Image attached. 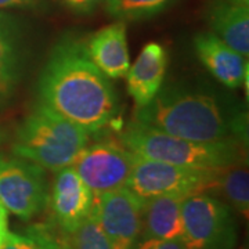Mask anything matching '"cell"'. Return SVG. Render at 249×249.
Returning <instances> with one entry per match:
<instances>
[{"mask_svg": "<svg viewBox=\"0 0 249 249\" xmlns=\"http://www.w3.org/2000/svg\"><path fill=\"white\" fill-rule=\"evenodd\" d=\"M39 103L93 134L118 114L109 78L91 61L86 43L65 37L54 46L37 83Z\"/></svg>", "mask_w": 249, "mask_h": 249, "instance_id": "1", "label": "cell"}, {"mask_svg": "<svg viewBox=\"0 0 249 249\" xmlns=\"http://www.w3.org/2000/svg\"><path fill=\"white\" fill-rule=\"evenodd\" d=\"M133 121L193 142H248V115L234 97L188 85L162 86Z\"/></svg>", "mask_w": 249, "mask_h": 249, "instance_id": "2", "label": "cell"}, {"mask_svg": "<svg viewBox=\"0 0 249 249\" xmlns=\"http://www.w3.org/2000/svg\"><path fill=\"white\" fill-rule=\"evenodd\" d=\"M119 142L140 158L187 168L223 169L247 162L244 142H193L162 133L136 121L124 127Z\"/></svg>", "mask_w": 249, "mask_h": 249, "instance_id": "3", "label": "cell"}, {"mask_svg": "<svg viewBox=\"0 0 249 249\" xmlns=\"http://www.w3.org/2000/svg\"><path fill=\"white\" fill-rule=\"evenodd\" d=\"M89 137L83 127L37 103L18 127L13 152L45 170L57 172L72 166Z\"/></svg>", "mask_w": 249, "mask_h": 249, "instance_id": "4", "label": "cell"}, {"mask_svg": "<svg viewBox=\"0 0 249 249\" xmlns=\"http://www.w3.org/2000/svg\"><path fill=\"white\" fill-rule=\"evenodd\" d=\"M223 169L187 168L139 157L126 188H129L142 204L160 196H190L211 193L214 191Z\"/></svg>", "mask_w": 249, "mask_h": 249, "instance_id": "5", "label": "cell"}, {"mask_svg": "<svg viewBox=\"0 0 249 249\" xmlns=\"http://www.w3.org/2000/svg\"><path fill=\"white\" fill-rule=\"evenodd\" d=\"M183 241L187 249H234L237 222L224 201L208 193L184 198Z\"/></svg>", "mask_w": 249, "mask_h": 249, "instance_id": "6", "label": "cell"}, {"mask_svg": "<svg viewBox=\"0 0 249 249\" xmlns=\"http://www.w3.org/2000/svg\"><path fill=\"white\" fill-rule=\"evenodd\" d=\"M46 170L18 155H0V201L10 213L31 220L47 205Z\"/></svg>", "mask_w": 249, "mask_h": 249, "instance_id": "7", "label": "cell"}, {"mask_svg": "<svg viewBox=\"0 0 249 249\" xmlns=\"http://www.w3.org/2000/svg\"><path fill=\"white\" fill-rule=\"evenodd\" d=\"M137 158L122 144L98 142L88 144L73 160L72 168L97 196L126 187Z\"/></svg>", "mask_w": 249, "mask_h": 249, "instance_id": "8", "label": "cell"}, {"mask_svg": "<svg viewBox=\"0 0 249 249\" xmlns=\"http://www.w3.org/2000/svg\"><path fill=\"white\" fill-rule=\"evenodd\" d=\"M94 196L72 166L57 170L49 186L47 205L50 226L61 235L75 231L89 217Z\"/></svg>", "mask_w": 249, "mask_h": 249, "instance_id": "9", "label": "cell"}, {"mask_svg": "<svg viewBox=\"0 0 249 249\" xmlns=\"http://www.w3.org/2000/svg\"><path fill=\"white\" fill-rule=\"evenodd\" d=\"M91 213L114 249H132L142 229V201L126 188L94 196Z\"/></svg>", "mask_w": 249, "mask_h": 249, "instance_id": "10", "label": "cell"}, {"mask_svg": "<svg viewBox=\"0 0 249 249\" xmlns=\"http://www.w3.org/2000/svg\"><path fill=\"white\" fill-rule=\"evenodd\" d=\"M196 53L205 68L229 89L245 83L248 94V57L234 50L213 32H201L194 37Z\"/></svg>", "mask_w": 249, "mask_h": 249, "instance_id": "11", "label": "cell"}, {"mask_svg": "<svg viewBox=\"0 0 249 249\" xmlns=\"http://www.w3.org/2000/svg\"><path fill=\"white\" fill-rule=\"evenodd\" d=\"M168 67L165 47L151 42L142 47L133 65L126 73L127 93L136 103V108L148 104L163 86Z\"/></svg>", "mask_w": 249, "mask_h": 249, "instance_id": "12", "label": "cell"}, {"mask_svg": "<svg viewBox=\"0 0 249 249\" xmlns=\"http://www.w3.org/2000/svg\"><path fill=\"white\" fill-rule=\"evenodd\" d=\"M86 49L91 61L109 79L124 78L130 67L126 27L122 21L107 25L90 36Z\"/></svg>", "mask_w": 249, "mask_h": 249, "instance_id": "13", "label": "cell"}, {"mask_svg": "<svg viewBox=\"0 0 249 249\" xmlns=\"http://www.w3.org/2000/svg\"><path fill=\"white\" fill-rule=\"evenodd\" d=\"M208 18L211 32L244 57H248L249 0H212Z\"/></svg>", "mask_w": 249, "mask_h": 249, "instance_id": "14", "label": "cell"}, {"mask_svg": "<svg viewBox=\"0 0 249 249\" xmlns=\"http://www.w3.org/2000/svg\"><path fill=\"white\" fill-rule=\"evenodd\" d=\"M187 196H160L142 204V229L139 240L183 238L181 205Z\"/></svg>", "mask_w": 249, "mask_h": 249, "instance_id": "15", "label": "cell"}, {"mask_svg": "<svg viewBox=\"0 0 249 249\" xmlns=\"http://www.w3.org/2000/svg\"><path fill=\"white\" fill-rule=\"evenodd\" d=\"M214 191H219L223 201L238 213L248 216L249 173L247 162L224 168L220 172Z\"/></svg>", "mask_w": 249, "mask_h": 249, "instance_id": "16", "label": "cell"}, {"mask_svg": "<svg viewBox=\"0 0 249 249\" xmlns=\"http://www.w3.org/2000/svg\"><path fill=\"white\" fill-rule=\"evenodd\" d=\"M21 76L19 47L14 32L0 34V107L9 101Z\"/></svg>", "mask_w": 249, "mask_h": 249, "instance_id": "17", "label": "cell"}, {"mask_svg": "<svg viewBox=\"0 0 249 249\" xmlns=\"http://www.w3.org/2000/svg\"><path fill=\"white\" fill-rule=\"evenodd\" d=\"M0 249H64V235L50 224H36L22 234L9 231Z\"/></svg>", "mask_w": 249, "mask_h": 249, "instance_id": "18", "label": "cell"}, {"mask_svg": "<svg viewBox=\"0 0 249 249\" xmlns=\"http://www.w3.org/2000/svg\"><path fill=\"white\" fill-rule=\"evenodd\" d=\"M172 0H104L108 16L116 19H142L160 13Z\"/></svg>", "mask_w": 249, "mask_h": 249, "instance_id": "19", "label": "cell"}, {"mask_svg": "<svg viewBox=\"0 0 249 249\" xmlns=\"http://www.w3.org/2000/svg\"><path fill=\"white\" fill-rule=\"evenodd\" d=\"M64 249H114L93 213L71 234L64 237Z\"/></svg>", "mask_w": 249, "mask_h": 249, "instance_id": "20", "label": "cell"}, {"mask_svg": "<svg viewBox=\"0 0 249 249\" xmlns=\"http://www.w3.org/2000/svg\"><path fill=\"white\" fill-rule=\"evenodd\" d=\"M132 249H187L183 238L176 240H137Z\"/></svg>", "mask_w": 249, "mask_h": 249, "instance_id": "21", "label": "cell"}, {"mask_svg": "<svg viewBox=\"0 0 249 249\" xmlns=\"http://www.w3.org/2000/svg\"><path fill=\"white\" fill-rule=\"evenodd\" d=\"M62 4L76 14H90L104 0H61Z\"/></svg>", "mask_w": 249, "mask_h": 249, "instance_id": "22", "label": "cell"}, {"mask_svg": "<svg viewBox=\"0 0 249 249\" xmlns=\"http://www.w3.org/2000/svg\"><path fill=\"white\" fill-rule=\"evenodd\" d=\"M43 0H0V9H34L37 7Z\"/></svg>", "mask_w": 249, "mask_h": 249, "instance_id": "23", "label": "cell"}, {"mask_svg": "<svg viewBox=\"0 0 249 249\" xmlns=\"http://www.w3.org/2000/svg\"><path fill=\"white\" fill-rule=\"evenodd\" d=\"M9 231V211L0 201V245L6 240Z\"/></svg>", "mask_w": 249, "mask_h": 249, "instance_id": "24", "label": "cell"}, {"mask_svg": "<svg viewBox=\"0 0 249 249\" xmlns=\"http://www.w3.org/2000/svg\"><path fill=\"white\" fill-rule=\"evenodd\" d=\"M14 29H16V25H14L13 19H11L9 16L0 13V34H4V32H14Z\"/></svg>", "mask_w": 249, "mask_h": 249, "instance_id": "25", "label": "cell"}, {"mask_svg": "<svg viewBox=\"0 0 249 249\" xmlns=\"http://www.w3.org/2000/svg\"><path fill=\"white\" fill-rule=\"evenodd\" d=\"M1 139H3V134H1V132H0V142H1Z\"/></svg>", "mask_w": 249, "mask_h": 249, "instance_id": "26", "label": "cell"}]
</instances>
